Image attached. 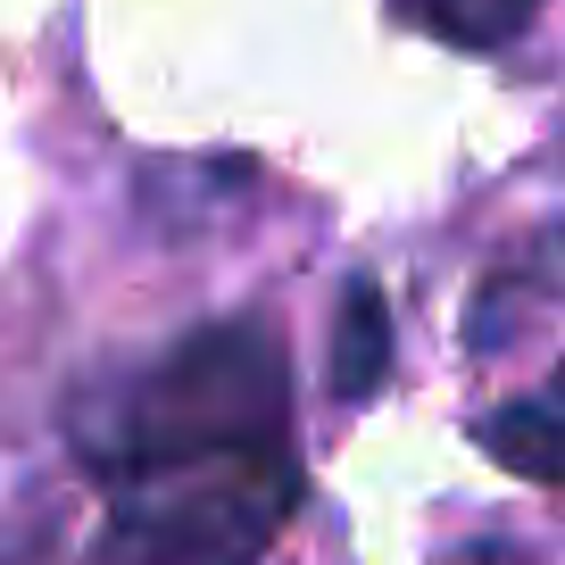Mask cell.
Masks as SVG:
<instances>
[{"instance_id":"cell-5","label":"cell","mask_w":565,"mask_h":565,"mask_svg":"<svg viewBox=\"0 0 565 565\" xmlns=\"http://www.w3.org/2000/svg\"><path fill=\"white\" fill-rule=\"evenodd\" d=\"M391 18L449 42V51H508L541 18V0H391Z\"/></svg>"},{"instance_id":"cell-3","label":"cell","mask_w":565,"mask_h":565,"mask_svg":"<svg viewBox=\"0 0 565 565\" xmlns=\"http://www.w3.org/2000/svg\"><path fill=\"white\" fill-rule=\"evenodd\" d=\"M475 441H482V458H491V466L565 491V383L541 391V399L482 407V416H475Z\"/></svg>"},{"instance_id":"cell-2","label":"cell","mask_w":565,"mask_h":565,"mask_svg":"<svg viewBox=\"0 0 565 565\" xmlns=\"http://www.w3.org/2000/svg\"><path fill=\"white\" fill-rule=\"evenodd\" d=\"M308 475L291 449L175 466L108 491V565H258L291 524Z\"/></svg>"},{"instance_id":"cell-1","label":"cell","mask_w":565,"mask_h":565,"mask_svg":"<svg viewBox=\"0 0 565 565\" xmlns=\"http://www.w3.org/2000/svg\"><path fill=\"white\" fill-rule=\"evenodd\" d=\"M258 449H291V366L266 317L200 324L75 416V458L100 491Z\"/></svg>"},{"instance_id":"cell-4","label":"cell","mask_w":565,"mask_h":565,"mask_svg":"<svg viewBox=\"0 0 565 565\" xmlns=\"http://www.w3.org/2000/svg\"><path fill=\"white\" fill-rule=\"evenodd\" d=\"M391 374V300H383V282L358 275L350 291H341L333 308V341H324V383H333L341 407L374 399Z\"/></svg>"}]
</instances>
